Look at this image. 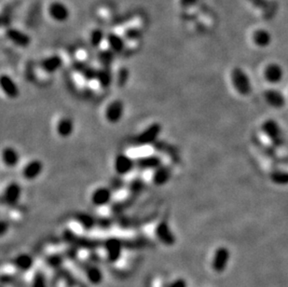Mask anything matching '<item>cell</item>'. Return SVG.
<instances>
[{
	"label": "cell",
	"instance_id": "obj_36",
	"mask_svg": "<svg viewBox=\"0 0 288 287\" xmlns=\"http://www.w3.org/2000/svg\"><path fill=\"white\" fill-rule=\"evenodd\" d=\"M119 83L123 84L125 83L128 80V70L126 68H123L120 72H119Z\"/></svg>",
	"mask_w": 288,
	"mask_h": 287
},
{
	"label": "cell",
	"instance_id": "obj_29",
	"mask_svg": "<svg viewBox=\"0 0 288 287\" xmlns=\"http://www.w3.org/2000/svg\"><path fill=\"white\" fill-rule=\"evenodd\" d=\"M253 41L259 47H267L270 45L271 37L268 31L258 29L253 33Z\"/></svg>",
	"mask_w": 288,
	"mask_h": 287
},
{
	"label": "cell",
	"instance_id": "obj_7",
	"mask_svg": "<svg viewBox=\"0 0 288 287\" xmlns=\"http://www.w3.org/2000/svg\"><path fill=\"white\" fill-rule=\"evenodd\" d=\"M163 164L162 158L156 154H148L135 159V168L142 171H154Z\"/></svg>",
	"mask_w": 288,
	"mask_h": 287
},
{
	"label": "cell",
	"instance_id": "obj_20",
	"mask_svg": "<svg viewBox=\"0 0 288 287\" xmlns=\"http://www.w3.org/2000/svg\"><path fill=\"white\" fill-rule=\"evenodd\" d=\"M85 271L87 281L94 286H98L104 282V274L101 268L96 265H90L87 267Z\"/></svg>",
	"mask_w": 288,
	"mask_h": 287
},
{
	"label": "cell",
	"instance_id": "obj_25",
	"mask_svg": "<svg viewBox=\"0 0 288 287\" xmlns=\"http://www.w3.org/2000/svg\"><path fill=\"white\" fill-rule=\"evenodd\" d=\"M105 39L108 45V49H110L115 53H121L125 49L124 38L116 33H109Z\"/></svg>",
	"mask_w": 288,
	"mask_h": 287
},
{
	"label": "cell",
	"instance_id": "obj_23",
	"mask_svg": "<svg viewBox=\"0 0 288 287\" xmlns=\"http://www.w3.org/2000/svg\"><path fill=\"white\" fill-rule=\"evenodd\" d=\"M74 129H75V125H74L73 121L68 117L62 118L56 124V133L62 138L70 137L73 135Z\"/></svg>",
	"mask_w": 288,
	"mask_h": 287
},
{
	"label": "cell",
	"instance_id": "obj_9",
	"mask_svg": "<svg viewBox=\"0 0 288 287\" xmlns=\"http://www.w3.org/2000/svg\"><path fill=\"white\" fill-rule=\"evenodd\" d=\"M113 199V190L107 187H99L92 192L91 202L95 207L102 208L110 204Z\"/></svg>",
	"mask_w": 288,
	"mask_h": 287
},
{
	"label": "cell",
	"instance_id": "obj_10",
	"mask_svg": "<svg viewBox=\"0 0 288 287\" xmlns=\"http://www.w3.org/2000/svg\"><path fill=\"white\" fill-rule=\"evenodd\" d=\"M124 115V104L121 100H115L107 104L104 110V118L109 123L116 124L122 121Z\"/></svg>",
	"mask_w": 288,
	"mask_h": 287
},
{
	"label": "cell",
	"instance_id": "obj_33",
	"mask_svg": "<svg viewBox=\"0 0 288 287\" xmlns=\"http://www.w3.org/2000/svg\"><path fill=\"white\" fill-rule=\"evenodd\" d=\"M30 287H49L46 276L41 271H37L31 278Z\"/></svg>",
	"mask_w": 288,
	"mask_h": 287
},
{
	"label": "cell",
	"instance_id": "obj_15",
	"mask_svg": "<svg viewBox=\"0 0 288 287\" xmlns=\"http://www.w3.org/2000/svg\"><path fill=\"white\" fill-rule=\"evenodd\" d=\"M49 14L51 19H53L56 22L64 23L68 21L70 15V12L68 7L66 6L62 2H53L49 7Z\"/></svg>",
	"mask_w": 288,
	"mask_h": 287
},
{
	"label": "cell",
	"instance_id": "obj_22",
	"mask_svg": "<svg viewBox=\"0 0 288 287\" xmlns=\"http://www.w3.org/2000/svg\"><path fill=\"white\" fill-rule=\"evenodd\" d=\"M264 77L270 83H278L283 78V70L278 64H270L267 66L264 71Z\"/></svg>",
	"mask_w": 288,
	"mask_h": 287
},
{
	"label": "cell",
	"instance_id": "obj_2",
	"mask_svg": "<svg viewBox=\"0 0 288 287\" xmlns=\"http://www.w3.org/2000/svg\"><path fill=\"white\" fill-rule=\"evenodd\" d=\"M232 80L234 88L241 95L247 96L252 92L251 80L248 75L240 68H235L232 72Z\"/></svg>",
	"mask_w": 288,
	"mask_h": 287
},
{
	"label": "cell",
	"instance_id": "obj_28",
	"mask_svg": "<svg viewBox=\"0 0 288 287\" xmlns=\"http://www.w3.org/2000/svg\"><path fill=\"white\" fill-rule=\"evenodd\" d=\"M145 188H146V184L143 179L139 178L133 179L127 186L130 197L134 198V199L143 193V191L145 190Z\"/></svg>",
	"mask_w": 288,
	"mask_h": 287
},
{
	"label": "cell",
	"instance_id": "obj_4",
	"mask_svg": "<svg viewBox=\"0 0 288 287\" xmlns=\"http://www.w3.org/2000/svg\"><path fill=\"white\" fill-rule=\"evenodd\" d=\"M104 251L107 261L115 264L123 256V242L116 237L106 239L104 243Z\"/></svg>",
	"mask_w": 288,
	"mask_h": 287
},
{
	"label": "cell",
	"instance_id": "obj_38",
	"mask_svg": "<svg viewBox=\"0 0 288 287\" xmlns=\"http://www.w3.org/2000/svg\"><path fill=\"white\" fill-rule=\"evenodd\" d=\"M181 4L184 7L192 6L195 4V0H181Z\"/></svg>",
	"mask_w": 288,
	"mask_h": 287
},
{
	"label": "cell",
	"instance_id": "obj_16",
	"mask_svg": "<svg viewBox=\"0 0 288 287\" xmlns=\"http://www.w3.org/2000/svg\"><path fill=\"white\" fill-rule=\"evenodd\" d=\"M6 37L14 45L21 48H26L31 43V38L25 32L16 28H9L6 31Z\"/></svg>",
	"mask_w": 288,
	"mask_h": 287
},
{
	"label": "cell",
	"instance_id": "obj_24",
	"mask_svg": "<svg viewBox=\"0 0 288 287\" xmlns=\"http://www.w3.org/2000/svg\"><path fill=\"white\" fill-rule=\"evenodd\" d=\"M2 161L8 168H14L20 162V154L13 147H6L2 150Z\"/></svg>",
	"mask_w": 288,
	"mask_h": 287
},
{
	"label": "cell",
	"instance_id": "obj_39",
	"mask_svg": "<svg viewBox=\"0 0 288 287\" xmlns=\"http://www.w3.org/2000/svg\"><path fill=\"white\" fill-rule=\"evenodd\" d=\"M2 287H5V285H3V286H2Z\"/></svg>",
	"mask_w": 288,
	"mask_h": 287
},
{
	"label": "cell",
	"instance_id": "obj_11",
	"mask_svg": "<svg viewBox=\"0 0 288 287\" xmlns=\"http://www.w3.org/2000/svg\"><path fill=\"white\" fill-rule=\"evenodd\" d=\"M22 193L23 190L20 184L12 182L7 185L5 190L3 191V202H5L8 206H15L20 202Z\"/></svg>",
	"mask_w": 288,
	"mask_h": 287
},
{
	"label": "cell",
	"instance_id": "obj_8",
	"mask_svg": "<svg viewBox=\"0 0 288 287\" xmlns=\"http://www.w3.org/2000/svg\"><path fill=\"white\" fill-rule=\"evenodd\" d=\"M114 169L119 177H125L134 171L135 168V159L128 154L120 153L114 160Z\"/></svg>",
	"mask_w": 288,
	"mask_h": 287
},
{
	"label": "cell",
	"instance_id": "obj_34",
	"mask_svg": "<svg viewBox=\"0 0 288 287\" xmlns=\"http://www.w3.org/2000/svg\"><path fill=\"white\" fill-rule=\"evenodd\" d=\"M167 287H189L188 281L183 277H178L172 279L167 283Z\"/></svg>",
	"mask_w": 288,
	"mask_h": 287
},
{
	"label": "cell",
	"instance_id": "obj_21",
	"mask_svg": "<svg viewBox=\"0 0 288 287\" xmlns=\"http://www.w3.org/2000/svg\"><path fill=\"white\" fill-rule=\"evenodd\" d=\"M264 97L266 102L273 108H282L285 104L284 95L277 90H267L264 93Z\"/></svg>",
	"mask_w": 288,
	"mask_h": 287
},
{
	"label": "cell",
	"instance_id": "obj_35",
	"mask_svg": "<svg viewBox=\"0 0 288 287\" xmlns=\"http://www.w3.org/2000/svg\"><path fill=\"white\" fill-rule=\"evenodd\" d=\"M140 35L141 33L137 28H130L125 33V36L129 40H136L137 38L140 37Z\"/></svg>",
	"mask_w": 288,
	"mask_h": 287
},
{
	"label": "cell",
	"instance_id": "obj_1",
	"mask_svg": "<svg viewBox=\"0 0 288 287\" xmlns=\"http://www.w3.org/2000/svg\"><path fill=\"white\" fill-rule=\"evenodd\" d=\"M261 130L274 147H281L284 144V136L282 128L274 120L265 121L261 126Z\"/></svg>",
	"mask_w": 288,
	"mask_h": 287
},
{
	"label": "cell",
	"instance_id": "obj_31",
	"mask_svg": "<svg viewBox=\"0 0 288 287\" xmlns=\"http://www.w3.org/2000/svg\"><path fill=\"white\" fill-rule=\"evenodd\" d=\"M270 181L277 186H288V171L276 170L270 174Z\"/></svg>",
	"mask_w": 288,
	"mask_h": 287
},
{
	"label": "cell",
	"instance_id": "obj_14",
	"mask_svg": "<svg viewBox=\"0 0 288 287\" xmlns=\"http://www.w3.org/2000/svg\"><path fill=\"white\" fill-rule=\"evenodd\" d=\"M0 87L7 97L16 99L20 94V89L16 82L9 75H2L0 79Z\"/></svg>",
	"mask_w": 288,
	"mask_h": 287
},
{
	"label": "cell",
	"instance_id": "obj_18",
	"mask_svg": "<svg viewBox=\"0 0 288 287\" xmlns=\"http://www.w3.org/2000/svg\"><path fill=\"white\" fill-rule=\"evenodd\" d=\"M63 58L60 55L53 54L46 57L40 63V68L45 73L54 74L63 67Z\"/></svg>",
	"mask_w": 288,
	"mask_h": 287
},
{
	"label": "cell",
	"instance_id": "obj_12",
	"mask_svg": "<svg viewBox=\"0 0 288 287\" xmlns=\"http://www.w3.org/2000/svg\"><path fill=\"white\" fill-rule=\"evenodd\" d=\"M13 268L15 270L20 272H29L34 269L35 266V259L30 254L28 253H20L13 257L12 262Z\"/></svg>",
	"mask_w": 288,
	"mask_h": 287
},
{
	"label": "cell",
	"instance_id": "obj_6",
	"mask_svg": "<svg viewBox=\"0 0 288 287\" xmlns=\"http://www.w3.org/2000/svg\"><path fill=\"white\" fill-rule=\"evenodd\" d=\"M231 259V251L226 246L218 247L214 253L213 259H212V269L215 273L221 274L223 273L227 268V265Z\"/></svg>",
	"mask_w": 288,
	"mask_h": 287
},
{
	"label": "cell",
	"instance_id": "obj_13",
	"mask_svg": "<svg viewBox=\"0 0 288 287\" xmlns=\"http://www.w3.org/2000/svg\"><path fill=\"white\" fill-rule=\"evenodd\" d=\"M42 171H43V163L38 159H33L27 162L23 168L22 176L26 180L32 181L39 178Z\"/></svg>",
	"mask_w": 288,
	"mask_h": 287
},
{
	"label": "cell",
	"instance_id": "obj_3",
	"mask_svg": "<svg viewBox=\"0 0 288 287\" xmlns=\"http://www.w3.org/2000/svg\"><path fill=\"white\" fill-rule=\"evenodd\" d=\"M155 237L159 244L167 247H172L177 244V237L166 220H161L155 227Z\"/></svg>",
	"mask_w": 288,
	"mask_h": 287
},
{
	"label": "cell",
	"instance_id": "obj_27",
	"mask_svg": "<svg viewBox=\"0 0 288 287\" xmlns=\"http://www.w3.org/2000/svg\"><path fill=\"white\" fill-rule=\"evenodd\" d=\"M75 220L85 231H91L97 223V221L92 216V214H86V213H80L77 214L75 216Z\"/></svg>",
	"mask_w": 288,
	"mask_h": 287
},
{
	"label": "cell",
	"instance_id": "obj_30",
	"mask_svg": "<svg viewBox=\"0 0 288 287\" xmlns=\"http://www.w3.org/2000/svg\"><path fill=\"white\" fill-rule=\"evenodd\" d=\"M115 52L110 49H102L99 51L97 59L102 68H111V65L115 60Z\"/></svg>",
	"mask_w": 288,
	"mask_h": 287
},
{
	"label": "cell",
	"instance_id": "obj_19",
	"mask_svg": "<svg viewBox=\"0 0 288 287\" xmlns=\"http://www.w3.org/2000/svg\"><path fill=\"white\" fill-rule=\"evenodd\" d=\"M74 70H76L78 73L82 76V78L86 81H92L96 80L98 68H93L92 66H89L85 62L78 61L74 64Z\"/></svg>",
	"mask_w": 288,
	"mask_h": 287
},
{
	"label": "cell",
	"instance_id": "obj_26",
	"mask_svg": "<svg viewBox=\"0 0 288 287\" xmlns=\"http://www.w3.org/2000/svg\"><path fill=\"white\" fill-rule=\"evenodd\" d=\"M96 81L98 82L99 86L103 89H107L112 84L113 81V74L111 71V68H98Z\"/></svg>",
	"mask_w": 288,
	"mask_h": 287
},
{
	"label": "cell",
	"instance_id": "obj_17",
	"mask_svg": "<svg viewBox=\"0 0 288 287\" xmlns=\"http://www.w3.org/2000/svg\"><path fill=\"white\" fill-rule=\"evenodd\" d=\"M172 177V169L169 165L163 164L152 174V183L157 187H162L169 182Z\"/></svg>",
	"mask_w": 288,
	"mask_h": 287
},
{
	"label": "cell",
	"instance_id": "obj_32",
	"mask_svg": "<svg viewBox=\"0 0 288 287\" xmlns=\"http://www.w3.org/2000/svg\"><path fill=\"white\" fill-rule=\"evenodd\" d=\"M104 37H106L103 31L101 29H94L90 35V42L92 47L98 48L102 45V43L104 42Z\"/></svg>",
	"mask_w": 288,
	"mask_h": 287
},
{
	"label": "cell",
	"instance_id": "obj_37",
	"mask_svg": "<svg viewBox=\"0 0 288 287\" xmlns=\"http://www.w3.org/2000/svg\"><path fill=\"white\" fill-rule=\"evenodd\" d=\"M9 227H10L9 223L5 220H2L1 224H0V233L2 236H4L6 234L7 232L9 231Z\"/></svg>",
	"mask_w": 288,
	"mask_h": 287
},
{
	"label": "cell",
	"instance_id": "obj_5",
	"mask_svg": "<svg viewBox=\"0 0 288 287\" xmlns=\"http://www.w3.org/2000/svg\"><path fill=\"white\" fill-rule=\"evenodd\" d=\"M160 133H161L160 124L157 123H152L136 136L135 142L137 145L142 147L152 145L158 140Z\"/></svg>",
	"mask_w": 288,
	"mask_h": 287
}]
</instances>
